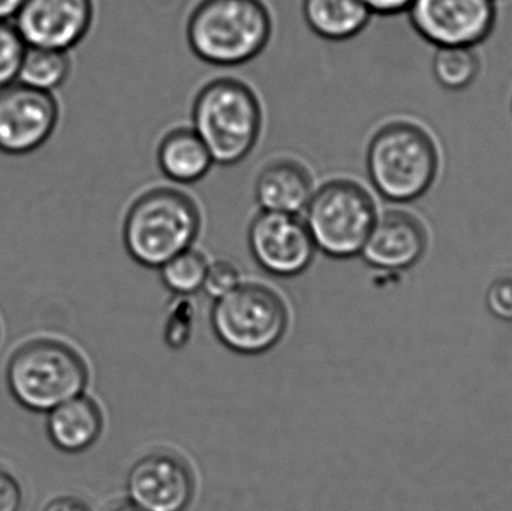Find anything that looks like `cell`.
<instances>
[{"label": "cell", "mask_w": 512, "mask_h": 511, "mask_svg": "<svg viewBox=\"0 0 512 511\" xmlns=\"http://www.w3.org/2000/svg\"><path fill=\"white\" fill-rule=\"evenodd\" d=\"M44 511H93L86 501L75 497H60L47 504Z\"/></svg>", "instance_id": "26"}, {"label": "cell", "mask_w": 512, "mask_h": 511, "mask_svg": "<svg viewBox=\"0 0 512 511\" xmlns=\"http://www.w3.org/2000/svg\"><path fill=\"white\" fill-rule=\"evenodd\" d=\"M104 511H143L135 507L132 503L116 504V506L108 507Z\"/></svg>", "instance_id": "28"}, {"label": "cell", "mask_w": 512, "mask_h": 511, "mask_svg": "<svg viewBox=\"0 0 512 511\" xmlns=\"http://www.w3.org/2000/svg\"><path fill=\"white\" fill-rule=\"evenodd\" d=\"M59 119L54 93L20 81L0 87V153L24 156L36 152L53 137Z\"/></svg>", "instance_id": "9"}, {"label": "cell", "mask_w": 512, "mask_h": 511, "mask_svg": "<svg viewBox=\"0 0 512 511\" xmlns=\"http://www.w3.org/2000/svg\"><path fill=\"white\" fill-rule=\"evenodd\" d=\"M433 74L444 89H468L480 74V59L472 47H441L433 59Z\"/></svg>", "instance_id": "20"}, {"label": "cell", "mask_w": 512, "mask_h": 511, "mask_svg": "<svg viewBox=\"0 0 512 511\" xmlns=\"http://www.w3.org/2000/svg\"><path fill=\"white\" fill-rule=\"evenodd\" d=\"M129 503L143 511H185L194 495L188 465L170 453L144 456L126 480Z\"/></svg>", "instance_id": "12"}, {"label": "cell", "mask_w": 512, "mask_h": 511, "mask_svg": "<svg viewBox=\"0 0 512 511\" xmlns=\"http://www.w3.org/2000/svg\"><path fill=\"white\" fill-rule=\"evenodd\" d=\"M212 326L219 341L230 350L248 356L261 354L285 335L288 309L282 297L267 285L243 281L215 300Z\"/></svg>", "instance_id": "7"}, {"label": "cell", "mask_w": 512, "mask_h": 511, "mask_svg": "<svg viewBox=\"0 0 512 511\" xmlns=\"http://www.w3.org/2000/svg\"><path fill=\"white\" fill-rule=\"evenodd\" d=\"M242 282V272L239 267L231 260L219 258V260L210 261L203 290L206 291L207 296L218 300L225 294L231 293Z\"/></svg>", "instance_id": "22"}, {"label": "cell", "mask_w": 512, "mask_h": 511, "mask_svg": "<svg viewBox=\"0 0 512 511\" xmlns=\"http://www.w3.org/2000/svg\"><path fill=\"white\" fill-rule=\"evenodd\" d=\"M366 168L370 183L384 200L412 203L435 182L439 168L435 141L420 126L393 122L369 141Z\"/></svg>", "instance_id": "4"}, {"label": "cell", "mask_w": 512, "mask_h": 511, "mask_svg": "<svg viewBox=\"0 0 512 511\" xmlns=\"http://www.w3.org/2000/svg\"><path fill=\"white\" fill-rule=\"evenodd\" d=\"M26 0H0V20L12 21Z\"/></svg>", "instance_id": "27"}, {"label": "cell", "mask_w": 512, "mask_h": 511, "mask_svg": "<svg viewBox=\"0 0 512 511\" xmlns=\"http://www.w3.org/2000/svg\"><path fill=\"white\" fill-rule=\"evenodd\" d=\"M271 36L273 17L264 0H200L186 23L192 53L221 68L252 62Z\"/></svg>", "instance_id": "2"}, {"label": "cell", "mask_w": 512, "mask_h": 511, "mask_svg": "<svg viewBox=\"0 0 512 511\" xmlns=\"http://www.w3.org/2000/svg\"><path fill=\"white\" fill-rule=\"evenodd\" d=\"M373 15L393 17V15L408 12L409 6L414 0H363Z\"/></svg>", "instance_id": "25"}, {"label": "cell", "mask_w": 512, "mask_h": 511, "mask_svg": "<svg viewBox=\"0 0 512 511\" xmlns=\"http://www.w3.org/2000/svg\"><path fill=\"white\" fill-rule=\"evenodd\" d=\"M71 72L69 51L27 45L17 81L42 92L54 93L68 81Z\"/></svg>", "instance_id": "18"}, {"label": "cell", "mask_w": 512, "mask_h": 511, "mask_svg": "<svg viewBox=\"0 0 512 511\" xmlns=\"http://www.w3.org/2000/svg\"><path fill=\"white\" fill-rule=\"evenodd\" d=\"M26 48L15 24L0 20V87L17 81Z\"/></svg>", "instance_id": "21"}, {"label": "cell", "mask_w": 512, "mask_h": 511, "mask_svg": "<svg viewBox=\"0 0 512 511\" xmlns=\"http://www.w3.org/2000/svg\"><path fill=\"white\" fill-rule=\"evenodd\" d=\"M159 170L174 185H194L215 165L212 153L192 126H177L161 138L156 150Z\"/></svg>", "instance_id": "15"}, {"label": "cell", "mask_w": 512, "mask_h": 511, "mask_svg": "<svg viewBox=\"0 0 512 511\" xmlns=\"http://www.w3.org/2000/svg\"><path fill=\"white\" fill-rule=\"evenodd\" d=\"M23 492L20 483L5 468L0 467V511H20Z\"/></svg>", "instance_id": "24"}, {"label": "cell", "mask_w": 512, "mask_h": 511, "mask_svg": "<svg viewBox=\"0 0 512 511\" xmlns=\"http://www.w3.org/2000/svg\"><path fill=\"white\" fill-rule=\"evenodd\" d=\"M191 120L215 164L233 167L245 161L258 144L264 113L258 95L246 81L216 77L195 95Z\"/></svg>", "instance_id": "3"}, {"label": "cell", "mask_w": 512, "mask_h": 511, "mask_svg": "<svg viewBox=\"0 0 512 511\" xmlns=\"http://www.w3.org/2000/svg\"><path fill=\"white\" fill-rule=\"evenodd\" d=\"M209 264V257L192 246L168 260L158 270L168 290L179 296H192L203 290Z\"/></svg>", "instance_id": "19"}, {"label": "cell", "mask_w": 512, "mask_h": 511, "mask_svg": "<svg viewBox=\"0 0 512 511\" xmlns=\"http://www.w3.org/2000/svg\"><path fill=\"white\" fill-rule=\"evenodd\" d=\"M101 432V410L87 396H75L47 413L48 440L68 455L89 450Z\"/></svg>", "instance_id": "16"}, {"label": "cell", "mask_w": 512, "mask_h": 511, "mask_svg": "<svg viewBox=\"0 0 512 511\" xmlns=\"http://www.w3.org/2000/svg\"><path fill=\"white\" fill-rule=\"evenodd\" d=\"M426 246L423 224L409 213L390 210L379 213L360 257L372 269L403 272L423 258Z\"/></svg>", "instance_id": "13"}, {"label": "cell", "mask_w": 512, "mask_h": 511, "mask_svg": "<svg viewBox=\"0 0 512 511\" xmlns=\"http://www.w3.org/2000/svg\"><path fill=\"white\" fill-rule=\"evenodd\" d=\"M203 228L200 206L176 186L141 192L123 219L122 239L129 257L147 269H159L195 246Z\"/></svg>", "instance_id": "1"}, {"label": "cell", "mask_w": 512, "mask_h": 511, "mask_svg": "<svg viewBox=\"0 0 512 511\" xmlns=\"http://www.w3.org/2000/svg\"><path fill=\"white\" fill-rule=\"evenodd\" d=\"M490 314L504 323H512V278L496 279L486 294Z\"/></svg>", "instance_id": "23"}, {"label": "cell", "mask_w": 512, "mask_h": 511, "mask_svg": "<svg viewBox=\"0 0 512 511\" xmlns=\"http://www.w3.org/2000/svg\"><path fill=\"white\" fill-rule=\"evenodd\" d=\"M301 11L309 29L331 42L360 35L373 15L363 0H303Z\"/></svg>", "instance_id": "17"}, {"label": "cell", "mask_w": 512, "mask_h": 511, "mask_svg": "<svg viewBox=\"0 0 512 511\" xmlns=\"http://www.w3.org/2000/svg\"><path fill=\"white\" fill-rule=\"evenodd\" d=\"M315 189L312 171L303 162L277 158L259 170L254 197L262 212L301 216Z\"/></svg>", "instance_id": "14"}, {"label": "cell", "mask_w": 512, "mask_h": 511, "mask_svg": "<svg viewBox=\"0 0 512 511\" xmlns=\"http://www.w3.org/2000/svg\"><path fill=\"white\" fill-rule=\"evenodd\" d=\"M379 212L357 180L334 177L316 186L303 218L318 252L333 260L360 257Z\"/></svg>", "instance_id": "5"}, {"label": "cell", "mask_w": 512, "mask_h": 511, "mask_svg": "<svg viewBox=\"0 0 512 511\" xmlns=\"http://www.w3.org/2000/svg\"><path fill=\"white\" fill-rule=\"evenodd\" d=\"M6 383L12 398L32 413H45L83 395L87 368L68 345L36 341L24 345L9 360Z\"/></svg>", "instance_id": "6"}, {"label": "cell", "mask_w": 512, "mask_h": 511, "mask_svg": "<svg viewBox=\"0 0 512 511\" xmlns=\"http://www.w3.org/2000/svg\"><path fill=\"white\" fill-rule=\"evenodd\" d=\"M415 32L436 47H472L495 27V0H414L408 9Z\"/></svg>", "instance_id": "10"}, {"label": "cell", "mask_w": 512, "mask_h": 511, "mask_svg": "<svg viewBox=\"0 0 512 511\" xmlns=\"http://www.w3.org/2000/svg\"><path fill=\"white\" fill-rule=\"evenodd\" d=\"M248 248L259 269L285 279L306 272L318 252L301 216L262 210L249 224Z\"/></svg>", "instance_id": "8"}, {"label": "cell", "mask_w": 512, "mask_h": 511, "mask_svg": "<svg viewBox=\"0 0 512 511\" xmlns=\"http://www.w3.org/2000/svg\"><path fill=\"white\" fill-rule=\"evenodd\" d=\"M95 20V0H26L12 23L32 47L71 51Z\"/></svg>", "instance_id": "11"}]
</instances>
